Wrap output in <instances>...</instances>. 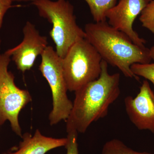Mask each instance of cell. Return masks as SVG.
I'll return each mask as SVG.
<instances>
[{
    "label": "cell",
    "mask_w": 154,
    "mask_h": 154,
    "mask_svg": "<svg viewBox=\"0 0 154 154\" xmlns=\"http://www.w3.org/2000/svg\"><path fill=\"white\" fill-rule=\"evenodd\" d=\"M22 138L23 140L17 151L8 154H45L52 149L65 146L68 142L67 138L57 139L45 136L38 130H36L33 136L26 133Z\"/></svg>",
    "instance_id": "obj_10"
},
{
    "label": "cell",
    "mask_w": 154,
    "mask_h": 154,
    "mask_svg": "<svg viewBox=\"0 0 154 154\" xmlns=\"http://www.w3.org/2000/svg\"><path fill=\"white\" fill-rule=\"evenodd\" d=\"M139 20L144 28L154 34V0H152L144 9Z\"/></svg>",
    "instance_id": "obj_14"
},
{
    "label": "cell",
    "mask_w": 154,
    "mask_h": 154,
    "mask_svg": "<svg viewBox=\"0 0 154 154\" xmlns=\"http://www.w3.org/2000/svg\"><path fill=\"white\" fill-rule=\"evenodd\" d=\"M39 16L52 25L49 32L56 46V51L63 58L75 42L85 38V30L77 25L73 6L68 1L33 0Z\"/></svg>",
    "instance_id": "obj_3"
},
{
    "label": "cell",
    "mask_w": 154,
    "mask_h": 154,
    "mask_svg": "<svg viewBox=\"0 0 154 154\" xmlns=\"http://www.w3.org/2000/svg\"><path fill=\"white\" fill-rule=\"evenodd\" d=\"M23 33L22 42L5 52L12 58L17 69L24 73L33 66L36 58L43 53L48 42L47 37L41 36L35 25L30 22L25 24Z\"/></svg>",
    "instance_id": "obj_7"
},
{
    "label": "cell",
    "mask_w": 154,
    "mask_h": 154,
    "mask_svg": "<svg viewBox=\"0 0 154 154\" xmlns=\"http://www.w3.org/2000/svg\"><path fill=\"white\" fill-rule=\"evenodd\" d=\"M150 56L152 60L154 61V45L149 49Z\"/></svg>",
    "instance_id": "obj_17"
},
{
    "label": "cell",
    "mask_w": 154,
    "mask_h": 154,
    "mask_svg": "<svg viewBox=\"0 0 154 154\" xmlns=\"http://www.w3.org/2000/svg\"><path fill=\"white\" fill-rule=\"evenodd\" d=\"M11 57L5 52L0 57V125L8 120L13 131L22 137L19 115L32 98L28 91L15 84L14 75L8 69Z\"/></svg>",
    "instance_id": "obj_6"
},
{
    "label": "cell",
    "mask_w": 154,
    "mask_h": 154,
    "mask_svg": "<svg viewBox=\"0 0 154 154\" xmlns=\"http://www.w3.org/2000/svg\"><path fill=\"white\" fill-rule=\"evenodd\" d=\"M12 0H0V29L2 25L3 19L6 12L12 7ZM1 49V39H0ZM1 54L0 53V57Z\"/></svg>",
    "instance_id": "obj_16"
},
{
    "label": "cell",
    "mask_w": 154,
    "mask_h": 154,
    "mask_svg": "<svg viewBox=\"0 0 154 154\" xmlns=\"http://www.w3.org/2000/svg\"><path fill=\"white\" fill-rule=\"evenodd\" d=\"M132 72L137 76H141L151 82L154 92V63H134L131 66Z\"/></svg>",
    "instance_id": "obj_13"
},
{
    "label": "cell",
    "mask_w": 154,
    "mask_h": 154,
    "mask_svg": "<svg viewBox=\"0 0 154 154\" xmlns=\"http://www.w3.org/2000/svg\"><path fill=\"white\" fill-rule=\"evenodd\" d=\"M102 58L86 39L78 40L62 58L64 76L68 90L78 91L100 76Z\"/></svg>",
    "instance_id": "obj_4"
},
{
    "label": "cell",
    "mask_w": 154,
    "mask_h": 154,
    "mask_svg": "<svg viewBox=\"0 0 154 154\" xmlns=\"http://www.w3.org/2000/svg\"><path fill=\"white\" fill-rule=\"evenodd\" d=\"M13 1H17V2H29V1H32L33 0H12Z\"/></svg>",
    "instance_id": "obj_18"
},
{
    "label": "cell",
    "mask_w": 154,
    "mask_h": 154,
    "mask_svg": "<svg viewBox=\"0 0 154 154\" xmlns=\"http://www.w3.org/2000/svg\"><path fill=\"white\" fill-rule=\"evenodd\" d=\"M101 66L97 79L75 92L72 108L66 119V130L84 133L93 122L107 115L110 105L119 97L120 74H110L108 63L103 60Z\"/></svg>",
    "instance_id": "obj_1"
},
{
    "label": "cell",
    "mask_w": 154,
    "mask_h": 154,
    "mask_svg": "<svg viewBox=\"0 0 154 154\" xmlns=\"http://www.w3.org/2000/svg\"><path fill=\"white\" fill-rule=\"evenodd\" d=\"M96 22H106V14L117 4V0H85Z\"/></svg>",
    "instance_id": "obj_11"
},
{
    "label": "cell",
    "mask_w": 154,
    "mask_h": 154,
    "mask_svg": "<svg viewBox=\"0 0 154 154\" xmlns=\"http://www.w3.org/2000/svg\"><path fill=\"white\" fill-rule=\"evenodd\" d=\"M127 114L138 129L154 133V92L146 80L143 81L136 97L124 99Z\"/></svg>",
    "instance_id": "obj_9"
},
{
    "label": "cell",
    "mask_w": 154,
    "mask_h": 154,
    "mask_svg": "<svg viewBox=\"0 0 154 154\" xmlns=\"http://www.w3.org/2000/svg\"><path fill=\"white\" fill-rule=\"evenodd\" d=\"M152 0H119L107 12L106 19L109 25L127 35L131 41L144 46L146 41L134 31L133 25L136 19Z\"/></svg>",
    "instance_id": "obj_8"
},
{
    "label": "cell",
    "mask_w": 154,
    "mask_h": 154,
    "mask_svg": "<svg viewBox=\"0 0 154 154\" xmlns=\"http://www.w3.org/2000/svg\"><path fill=\"white\" fill-rule=\"evenodd\" d=\"M102 154H153L146 152H138L127 146L121 140L113 139L105 144Z\"/></svg>",
    "instance_id": "obj_12"
},
{
    "label": "cell",
    "mask_w": 154,
    "mask_h": 154,
    "mask_svg": "<svg viewBox=\"0 0 154 154\" xmlns=\"http://www.w3.org/2000/svg\"><path fill=\"white\" fill-rule=\"evenodd\" d=\"M39 66L43 76L51 89L53 109L49 116L51 125L66 120L70 114L73 103L67 95V87L62 65V58L59 56L52 46H48L41 55Z\"/></svg>",
    "instance_id": "obj_5"
},
{
    "label": "cell",
    "mask_w": 154,
    "mask_h": 154,
    "mask_svg": "<svg viewBox=\"0 0 154 154\" xmlns=\"http://www.w3.org/2000/svg\"><path fill=\"white\" fill-rule=\"evenodd\" d=\"M85 38L96 50L102 59L116 67L126 77L139 80L131 69L134 63L152 60L149 49L134 44L127 35L107 22L89 23L85 26Z\"/></svg>",
    "instance_id": "obj_2"
},
{
    "label": "cell",
    "mask_w": 154,
    "mask_h": 154,
    "mask_svg": "<svg viewBox=\"0 0 154 154\" xmlns=\"http://www.w3.org/2000/svg\"><path fill=\"white\" fill-rule=\"evenodd\" d=\"M68 142L65 146L67 149L66 154H79L77 143L78 131L74 129L66 130Z\"/></svg>",
    "instance_id": "obj_15"
}]
</instances>
